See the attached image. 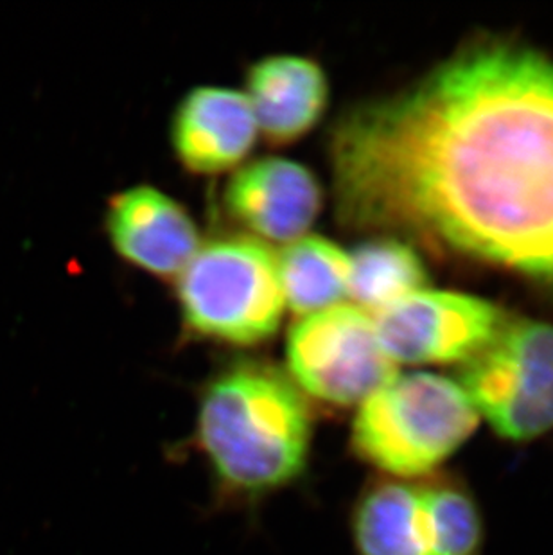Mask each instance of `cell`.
<instances>
[{"label":"cell","mask_w":553,"mask_h":555,"mask_svg":"<svg viewBox=\"0 0 553 555\" xmlns=\"http://www.w3.org/2000/svg\"><path fill=\"white\" fill-rule=\"evenodd\" d=\"M256 137L250 101L227 87H196L172 116V147L178 160L194 173L234 168L252 152Z\"/></svg>","instance_id":"obj_11"},{"label":"cell","mask_w":553,"mask_h":555,"mask_svg":"<svg viewBox=\"0 0 553 555\" xmlns=\"http://www.w3.org/2000/svg\"><path fill=\"white\" fill-rule=\"evenodd\" d=\"M293 383L333 406H360L396 374L372 314L352 305L320 309L298 320L287 335Z\"/></svg>","instance_id":"obj_7"},{"label":"cell","mask_w":553,"mask_h":555,"mask_svg":"<svg viewBox=\"0 0 553 555\" xmlns=\"http://www.w3.org/2000/svg\"><path fill=\"white\" fill-rule=\"evenodd\" d=\"M106 232L126 261L155 273L175 275L198 250V229L177 199L152 185L115 194L106 209Z\"/></svg>","instance_id":"obj_10"},{"label":"cell","mask_w":553,"mask_h":555,"mask_svg":"<svg viewBox=\"0 0 553 555\" xmlns=\"http://www.w3.org/2000/svg\"><path fill=\"white\" fill-rule=\"evenodd\" d=\"M196 435L223 488L261 496L303 475L313 423L290 377L265 363H240L205 387Z\"/></svg>","instance_id":"obj_2"},{"label":"cell","mask_w":553,"mask_h":555,"mask_svg":"<svg viewBox=\"0 0 553 555\" xmlns=\"http://www.w3.org/2000/svg\"><path fill=\"white\" fill-rule=\"evenodd\" d=\"M331 163L345 225L553 281V62L536 51L470 49L358 106Z\"/></svg>","instance_id":"obj_1"},{"label":"cell","mask_w":553,"mask_h":555,"mask_svg":"<svg viewBox=\"0 0 553 555\" xmlns=\"http://www.w3.org/2000/svg\"><path fill=\"white\" fill-rule=\"evenodd\" d=\"M459 383L501 439H538L553 428V325L506 320Z\"/></svg>","instance_id":"obj_6"},{"label":"cell","mask_w":553,"mask_h":555,"mask_svg":"<svg viewBox=\"0 0 553 555\" xmlns=\"http://www.w3.org/2000/svg\"><path fill=\"white\" fill-rule=\"evenodd\" d=\"M350 529L358 555H481L486 545L475 493L446 472L372 482L356 503Z\"/></svg>","instance_id":"obj_4"},{"label":"cell","mask_w":553,"mask_h":555,"mask_svg":"<svg viewBox=\"0 0 553 555\" xmlns=\"http://www.w3.org/2000/svg\"><path fill=\"white\" fill-rule=\"evenodd\" d=\"M284 299L293 313H314L347 295L349 254L327 237L309 234L287 243L276 257Z\"/></svg>","instance_id":"obj_13"},{"label":"cell","mask_w":553,"mask_h":555,"mask_svg":"<svg viewBox=\"0 0 553 555\" xmlns=\"http://www.w3.org/2000/svg\"><path fill=\"white\" fill-rule=\"evenodd\" d=\"M480 425L459 382L396 372L358 406L350 448L383 477L415 480L442 472Z\"/></svg>","instance_id":"obj_3"},{"label":"cell","mask_w":553,"mask_h":555,"mask_svg":"<svg viewBox=\"0 0 553 555\" xmlns=\"http://www.w3.org/2000/svg\"><path fill=\"white\" fill-rule=\"evenodd\" d=\"M237 223L272 242H293L313 225L322 188L311 169L284 157H262L237 169L224 188Z\"/></svg>","instance_id":"obj_9"},{"label":"cell","mask_w":553,"mask_h":555,"mask_svg":"<svg viewBox=\"0 0 553 555\" xmlns=\"http://www.w3.org/2000/svg\"><path fill=\"white\" fill-rule=\"evenodd\" d=\"M394 363H465L503 327L500 308L473 295L419 289L372 314Z\"/></svg>","instance_id":"obj_8"},{"label":"cell","mask_w":553,"mask_h":555,"mask_svg":"<svg viewBox=\"0 0 553 555\" xmlns=\"http://www.w3.org/2000/svg\"><path fill=\"white\" fill-rule=\"evenodd\" d=\"M347 295L369 314L424 289L426 270L413 248L383 237L349 254Z\"/></svg>","instance_id":"obj_14"},{"label":"cell","mask_w":553,"mask_h":555,"mask_svg":"<svg viewBox=\"0 0 553 555\" xmlns=\"http://www.w3.org/2000/svg\"><path fill=\"white\" fill-rule=\"evenodd\" d=\"M177 297L189 330L234 346L275 335L286 306L275 254L250 236L198 247L178 273Z\"/></svg>","instance_id":"obj_5"},{"label":"cell","mask_w":553,"mask_h":555,"mask_svg":"<svg viewBox=\"0 0 553 555\" xmlns=\"http://www.w3.org/2000/svg\"><path fill=\"white\" fill-rule=\"evenodd\" d=\"M246 98L268 141H297L324 116L330 83L314 60L295 54L267 56L246 76Z\"/></svg>","instance_id":"obj_12"}]
</instances>
